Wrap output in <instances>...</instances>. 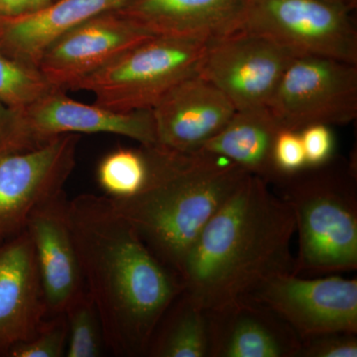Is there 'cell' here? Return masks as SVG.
I'll return each mask as SVG.
<instances>
[{
    "instance_id": "6da1fadb",
    "label": "cell",
    "mask_w": 357,
    "mask_h": 357,
    "mask_svg": "<svg viewBox=\"0 0 357 357\" xmlns=\"http://www.w3.org/2000/svg\"><path fill=\"white\" fill-rule=\"evenodd\" d=\"M68 218L105 345L117 356H145L160 319L184 289L182 282L109 197L83 194L69 199Z\"/></svg>"
},
{
    "instance_id": "7a4b0ae2",
    "label": "cell",
    "mask_w": 357,
    "mask_h": 357,
    "mask_svg": "<svg viewBox=\"0 0 357 357\" xmlns=\"http://www.w3.org/2000/svg\"><path fill=\"white\" fill-rule=\"evenodd\" d=\"M268 185L246 176L185 256L183 291L203 309L245 297L275 275L292 273L295 220Z\"/></svg>"
},
{
    "instance_id": "3957f363",
    "label": "cell",
    "mask_w": 357,
    "mask_h": 357,
    "mask_svg": "<svg viewBox=\"0 0 357 357\" xmlns=\"http://www.w3.org/2000/svg\"><path fill=\"white\" fill-rule=\"evenodd\" d=\"M153 172L132 198L110 199L155 256L180 278L202 230L249 174L225 159L152 146ZM181 280V279H180Z\"/></svg>"
},
{
    "instance_id": "277c9868",
    "label": "cell",
    "mask_w": 357,
    "mask_h": 357,
    "mask_svg": "<svg viewBox=\"0 0 357 357\" xmlns=\"http://www.w3.org/2000/svg\"><path fill=\"white\" fill-rule=\"evenodd\" d=\"M294 215L299 251L292 274L340 275L357 269V178L352 163L307 167L275 184Z\"/></svg>"
},
{
    "instance_id": "5b68a950",
    "label": "cell",
    "mask_w": 357,
    "mask_h": 357,
    "mask_svg": "<svg viewBox=\"0 0 357 357\" xmlns=\"http://www.w3.org/2000/svg\"><path fill=\"white\" fill-rule=\"evenodd\" d=\"M208 40L153 36L75 84L117 112L152 109L169 89L197 74Z\"/></svg>"
},
{
    "instance_id": "8992f818",
    "label": "cell",
    "mask_w": 357,
    "mask_h": 357,
    "mask_svg": "<svg viewBox=\"0 0 357 357\" xmlns=\"http://www.w3.org/2000/svg\"><path fill=\"white\" fill-rule=\"evenodd\" d=\"M354 10L340 0H248L238 30L269 39L294 56L357 65Z\"/></svg>"
},
{
    "instance_id": "52a82bcc",
    "label": "cell",
    "mask_w": 357,
    "mask_h": 357,
    "mask_svg": "<svg viewBox=\"0 0 357 357\" xmlns=\"http://www.w3.org/2000/svg\"><path fill=\"white\" fill-rule=\"evenodd\" d=\"M281 129L345 126L357 117V65L319 56H295L267 107Z\"/></svg>"
},
{
    "instance_id": "ba28073f",
    "label": "cell",
    "mask_w": 357,
    "mask_h": 357,
    "mask_svg": "<svg viewBox=\"0 0 357 357\" xmlns=\"http://www.w3.org/2000/svg\"><path fill=\"white\" fill-rule=\"evenodd\" d=\"M245 297L269 307L301 340L324 333H357L356 278L278 274Z\"/></svg>"
},
{
    "instance_id": "9c48e42d",
    "label": "cell",
    "mask_w": 357,
    "mask_h": 357,
    "mask_svg": "<svg viewBox=\"0 0 357 357\" xmlns=\"http://www.w3.org/2000/svg\"><path fill=\"white\" fill-rule=\"evenodd\" d=\"M79 134L0 157V244L24 231L33 211L65 192L76 167Z\"/></svg>"
},
{
    "instance_id": "30bf717a",
    "label": "cell",
    "mask_w": 357,
    "mask_h": 357,
    "mask_svg": "<svg viewBox=\"0 0 357 357\" xmlns=\"http://www.w3.org/2000/svg\"><path fill=\"white\" fill-rule=\"evenodd\" d=\"M294 57L269 39L237 30L208 42L198 74L215 84L236 112L263 109Z\"/></svg>"
},
{
    "instance_id": "8fae6325",
    "label": "cell",
    "mask_w": 357,
    "mask_h": 357,
    "mask_svg": "<svg viewBox=\"0 0 357 357\" xmlns=\"http://www.w3.org/2000/svg\"><path fill=\"white\" fill-rule=\"evenodd\" d=\"M153 36L116 11H109L54 41L41 56L38 69L52 86L67 93L84 77Z\"/></svg>"
},
{
    "instance_id": "7c38bea8",
    "label": "cell",
    "mask_w": 357,
    "mask_h": 357,
    "mask_svg": "<svg viewBox=\"0 0 357 357\" xmlns=\"http://www.w3.org/2000/svg\"><path fill=\"white\" fill-rule=\"evenodd\" d=\"M236 112L229 98L197 73L169 89L152 109L157 141L172 151L195 153Z\"/></svg>"
},
{
    "instance_id": "4fadbf2b",
    "label": "cell",
    "mask_w": 357,
    "mask_h": 357,
    "mask_svg": "<svg viewBox=\"0 0 357 357\" xmlns=\"http://www.w3.org/2000/svg\"><path fill=\"white\" fill-rule=\"evenodd\" d=\"M68 204L63 192L33 211L26 225L36 255L47 317L65 314L86 292L70 232Z\"/></svg>"
},
{
    "instance_id": "5bb4252c",
    "label": "cell",
    "mask_w": 357,
    "mask_h": 357,
    "mask_svg": "<svg viewBox=\"0 0 357 357\" xmlns=\"http://www.w3.org/2000/svg\"><path fill=\"white\" fill-rule=\"evenodd\" d=\"M208 311V310H206ZM210 357H298L301 338L269 307L243 297L208 310Z\"/></svg>"
},
{
    "instance_id": "9a60e30c",
    "label": "cell",
    "mask_w": 357,
    "mask_h": 357,
    "mask_svg": "<svg viewBox=\"0 0 357 357\" xmlns=\"http://www.w3.org/2000/svg\"><path fill=\"white\" fill-rule=\"evenodd\" d=\"M28 126L41 142L63 134L107 133L129 138L142 146L158 144L152 109L117 112L73 100L55 89L23 110Z\"/></svg>"
},
{
    "instance_id": "2e32d148",
    "label": "cell",
    "mask_w": 357,
    "mask_h": 357,
    "mask_svg": "<svg viewBox=\"0 0 357 357\" xmlns=\"http://www.w3.org/2000/svg\"><path fill=\"white\" fill-rule=\"evenodd\" d=\"M46 318L36 255L25 229L0 244V356L34 337Z\"/></svg>"
},
{
    "instance_id": "e0dca14e",
    "label": "cell",
    "mask_w": 357,
    "mask_h": 357,
    "mask_svg": "<svg viewBox=\"0 0 357 357\" xmlns=\"http://www.w3.org/2000/svg\"><path fill=\"white\" fill-rule=\"evenodd\" d=\"M248 0H130L117 13L154 35L208 40L237 31Z\"/></svg>"
},
{
    "instance_id": "ac0fdd59",
    "label": "cell",
    "mask_w": 357,
    "mask_h": 357,
    "mask_svg": "<svg viewBox=\"0 0 357 357\" xmlns=\"http://www.w3.org/2000/svg\"><path fill=\"white\" fill-rule=\"evenodd\" d=\"M130 0H54L48 6L13 17H0V50L38 68L44 51L77 26L117 10Z\"/></svg>"
},
{
    "instance_id": "d6986e66",
    "label": "cell",
    "mask_w": 357,
    "mask_h": 357,
    "mask_svg": "<svg viewBox=\"0 0 357 357\" xmlns=\"http://www.w3.org/2000/svg\"><path fill=\"white\" fill-rule=\"evenodd\" d=\"M280 129L267 107L238 110L197 152L225 159L249 175L275 185L281 178L273 161L275 139Z\"/></svg>"
},
{
    "instance_id": "ffe728a7",
    "label": "cell",
    "mask_w": 357,
    "mask_h": 357,
    "mask_svg": "<svg viewBox=\"0 0 357 357\" xmlns=\"http://www.w3.org/2000/svg\"><path fill=\"white\" fill-rule=\"evenodd\" d=\"M145 356L210 357L208 311L182 291L160 319Z\"/></svg>"
},
{
    "instance_id": "44dd1931",
    "label": "cell",
    "mask_w": 357,
    "mask_h": 357,
    "mask_svg": "<svg viewBox=\"0 0 357 357\" xmlns=\"http://www.w3.org/2000/svg\"><path fill=\"white\" fill-rule=\"evenodd\" d=\"M152 172L151 146L117 148L100 160L96 181L109 198L129 199L146 189Z\"/></svg>"
},
{
    "instance_id": "7402d4cb",
    "label": "cell",
    "mask_w": 357,
    "mask_h": 357,
    "mask_svg": "<svg viewBox=\"0 0 357 357\" xmlns=\"http://www.w3.org/2000/svg\"><path fill=\"white\" fill-rule=\"evenodd\" d=\"M55 89L38 68L0 50V102L23 112Z\"/></svg>"
},
{
    "instance_id": "603a6c76",
    "label": "cell",
    "mask_w": 357,
    "mask_h": 357,
    "mask_svg": "<svg viewBox=\"0 0 357 357\" xmlns=\"http://www.w3.org/2000/svg\"><path fill=\"white\" fill-rule=\"evenodd\" d=\"M68 321L67 357H98L105 345L102 321L89 293L84 292L65 312Z\"/></svg>"
},
{
    "instance_id": "cb8c5ba5",
    "label": "cell",
    "mask_w": 357,
    "mask_h": 357,
    "mask_svg": "<svg viewBox=\"0 0 357 357\" xmlns=\"http://www.w3.org/2000/svg\"><path fill=\"white\" fill-rule=\"evenodd\" d=\"M68 344V321L66 314L47 317L34 337L13 347L8 357H62Z\"/></svg>"
},
{
    "instance_id": "d4e9b609",
    "label": "cell",
    "mask_w": 357,
    "mask_h": 357,
    "mask_svg": "<svg viewBox=\"0 0 357 357\" xmlns=\"http://www.w3.org/2000/svg\"><path fill=\"white\" fill-rule=\"evenodd\" d=\"M43 143L32 133L22 110L0 102V157L26 151Z\"/></svg>"
},
{
    "instance_id": "484cf974",
    "label": "cell",
    "mask_w": 357,
    "mask_h": 357,
    "mask_svg": "<svg viewBox=\"0 0 357 357\" xmlns=\"http://www.w3.org/2000/svg\"><path fill=\"white\" fill-rule=\"evenodd\" d=\"M357 333H330L301 340L298 357H356Z\"/></svg>"
},
{
    "instance_id": "4316f807",
    "label": "cell",
    "mask_w": 357,
    "mask_h": 357,
    "mask_svg": "<svg viewBox=\"0 0 357 357\" xmlns=\"http://www.w3.org/2000/svg\"><path fill=\"white\" fill-rule=\"evenodd\" d=\"M273 161L281 178L307 168L306 154L300 132L280 129L275 139Z\"/></svg>"
},
{
    "instance_id": "83f0119b",
    "label": "cell",
    "mask_w": 357,
    "mask_h": 357,
    "mask_svg": "<svg viewBox=\"0 0 357 357\" xmlns=\"http://www.w3.org/2000/svg\"><path fill=\"white\" fill-rule=\"evenodd\" d=\"M306 154L307 167L324 165L333 159L335 137L331 126L312 124L300 131Z\"/></svg>"
},
{
    "instance_id": "f1b7e54d",
    "label": "cell",
    "mask_w": 357,
    "mask_h": 357,
    "mask_svg": "<svg viewBox=\"0 0 357 357\" xmlns=\"http://www.w3.org/2000/svg\"><path fill=\"white\" fill-rule=\"evenodd\" d=\"M34 10V0H0V16L13 17Z\"/></svg>"
},
{
    "instance_id": "f546056e",
    "label": "cell",
    "mask_w": 357,
    "mask_h": 357,
    "mask_svg": "<svg viewBox=\"0 0 357 357\" xmlns=\"http://www.w3.org/2000/svg\"><path fill=\"white\" fill-rule=\"evenodd\" d=\"M52 1H53V0H34V10H37V9L48 6V4H50Z\"/></svg>"
},
{
    "instance_id": "4dcf8cb0",
    "label": "cell",
    "mask_w": 357,
    "mask_h": 357,
    "mask_svg": "<svg viewBox=\"0 0 357 357\" xmlns=\"http://www.w3.org/2000/svg\"><path fill=\"white\" fill-rule=\"evenodd\" d=\"M340 1L344 2V3L349 6L352 9H356L357 6V0H340Z\"/></svg>"
},
{
    "instance_id": "1f68e13d",
    "label": "cell",
    "mask_w": 357,
    "mask_h": 357,
    "mask_svg": "<svg viewBox=\"0 0 357 357\" xmlns=\"http://www.w3.org/2000/svg\"><path fill=\"white\" fill-rule=\"evenodd\" d=\"M0 17H1V16H0Z\"/></svg>"
},
{
    "instance_id": "d6a6232c",
    "label": "cell",
    "mask_w": 357,
    "mask_h": 357,
    "mask_svg": "<svg viewBox=\"0 0 357 357\" xmlns=\"http://www.w3.org/2000/svg\"><path fill=\"white\" fill-rule=\"evenodd\" d=\"M53 1H54V0H53Z\"/></svg>"
}]
</instances>
